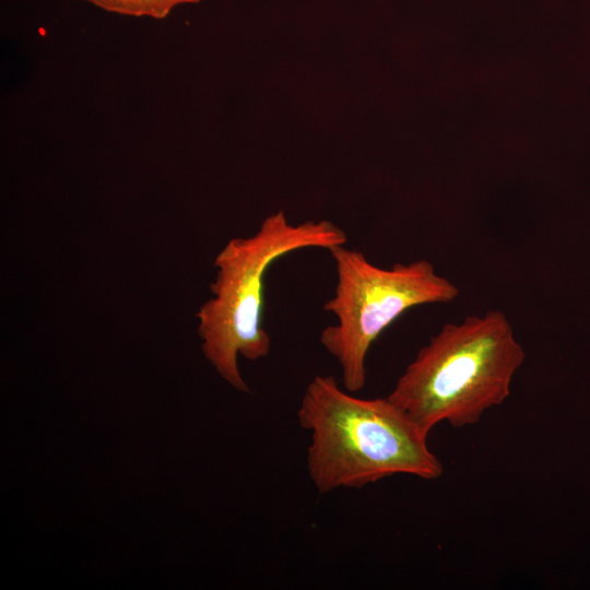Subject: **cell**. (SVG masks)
Returning a JSON list of instances; mask_svg holds the SVG:
<instances>
[{
  "label": "cell",
  "mask_w": 590,
  "mask_h": 590,
  "mask_svg": "<svg viewBox=\"0 0 590 590\" xmlns=\"http://www.w3.org/2000/svg\"><path fill=\"white\" fill-rule=\"evenodd\" d=\"M297 418L310 432L307 471L320 494L396 474L432 481L444 473L428 434L388 397L358 398L332 376L317 375L305 389Z\"/></svg>",
  "instance_id": "cell-1"
},
{
  "label": "cell",
  "mask_w": 590,
  "mask_h": 590,
  "mask_svg": "<svg viewBox=\"0 0 590 590\" xmlns=\"http://www.w3.org/2000/svg\"><path fill=\"white\" fill-rule=\"evenodd\" d=\"M526 351L500 310L446 323L398 378L388 399L425 433L473 425L510 394Z\"/></svg>",
  "instance_id": "cell-2"
},
{
  "label": "cell",
  "mask_w": 590,
  "mask_h": 590,
  "mask_svg": "<svg viewBox=\"0 0 590 590\" xmlns=\"http://www.w3.org/2000/svg\"><path fill=\"white\" fill-rule=\"evenodd\" d=\"M345 232L330 221L288 223L284 213L268 216L249 237L228 240L214 259L212 298L198 312L202 352L220 376L241 392L249 388L237 357L258 361L269 355L271 340L262 327L264 276L280 257L304 248L345 245Z\"/></svg>",
  "instance_id": "cell-3"
},
{
  "label": "cell",
  "mask_w": 590,
  "mask_h": 590,
  "mask_svg": "<svg viewBox=\"0 0 590 590\" xmlns=\"http://www.w3.org/2000/svg\"><path fill=\"white\" fill-rule=\"evenodd\" d=\"M329 251L337 284L323 309L337 323L326 327L319 340L340 364L344 389L354 393L366 385V357L377 338L408 309L451 303L459 288L425 259L380 268L344 245Z\"/></svg>",
  "instance_id": "cell-4"
},
{
  "label": "cell",
  "mask_w": 590,
  "mask_h": 590,
  "mask_svg": "<svg viewBox=\"0 0 590 590\" xmlns=\"http://www.w3.org/2000/svg\"><path fill=\"white\" fill-rule=\"evenodd\" d=\"M107 12L135 16L165 19L181 4L198 3L202 0H82Z\"/></svg>",
  "instance_id": "cell-5"
}]
</instances>
